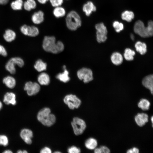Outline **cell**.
Returning a JSON list of instances; mask_svg holds the SVG:
<instances>
[{"instance_id":"obj_1","label":"cell","mask_w":153,"mask_h":153,"mask_svg":"<svg viewBox=\"0 0 153 153\" xmlns=\"http://www.w3.org/2000/svg\"><path fill=\"white\" fill-rule=\"evenodd\" d=\"M42 46L46 51L53 54H58L64 50V45L60 41L56 42L55 37L53 36H45L44 38Z\"/></svg>"},{"instance_id":"obj_2","label":"cell","mask_w":153,"mask_h":153,"mask_svg":"<svg viewBox=\"0 0 153 153\" xmlns=\"http://www.w3.org/2000/svg\"><path fill=\"white\" fill-rule=\"evenodd\" d=\"M37 118L42 124L47 127L53 125L56 120L55 116L51 113V110L48 107H44L40 110L37 113Z\"/></svg>"},{"instance_id":"obj_3","label":"cell","mask_w":153,"mask_h":153,"mask_svg":"<svg viewBox=\"0 0 153 153\" xmlns=\"http://www.w3.org/2000/svg\"><path fill=\"white\" fill-rule=\"evenodd\" d=\"M66 25L67 28L71 31H75L81 25L80 16L76 11L71 10L67 15L65 18Z\"/></svg>"},{"instance_id":"obj_4","label":"cell","mask_w":153,"mask_h":153,"mask_svg":"<svg viewBox=\"0 0 153 153\" xmlns=\"http://www.w3.org/2000/svg\"><path fill=\"white\" fill-rule=\"evenodd\" d=\"M24 64V61L22 58L19 57H13L11 58L7 63L5 68L10 73L14 74L16 72V65L22 67Z\"/></svg>"},{"instance_id":"obj_5","label":"cell","mask_w":153,"mask_h":153,"mask_svg":"<svg viewBox=\"0 0 153 153\" xmlns=\"http://www.w3.org/2000/svg\"><path fill=\"white\" fill-rule=\"evenodd\" d=\"M71 125L74 133L76 135L82 134L86 128V123L84 120L78 117H75L73 118Z\"/></svg>"},{"instance_id":"obj_6","label":"cell","mask_w":153,"mask_h":153,"mask_svg":"<svg viewBox=\"0 0 153 153\" xmlns=\"http://www.w3.org/2000/svg\"><path fill=\"white\" fill-rule=\"evenodd\" d=\"M63 102L71 109H77L80 106L81 100L76 95L72 94L67 95L63 98Z\"/></svg>"},{"instance_id":"obj_7","label":"cell","mask_w":153,"mask_h":153,"mask_svg":"<svg viewBox=\"0 0 153 153\" xmlns=\"http://www.w3.org/2000/svg\"><path fill=\"white\" fill-rule=\"evenodd\" d=\"M97 30L96 39L99 43L105 42L107 39V31L106 27L102 23L97 24L95 26Z\"/></svg>"},{"instance_id":"obj_8","label":"cell","mask_w":153,"mask_h":153,"mask_svg":"<svg viewBox=\"0 0 153 153\" xmlns=\"http://www.w3.org/2000/svg\"><path fill=\"white\" fill-rule=\"evenodd\" d=\"M77 75L79 79L85 83H88L93 79L92 71L88 68H82L78 70Z\"/></svg>"},{"instance_id":"obj_9","label":"cell","mask_w":153,"mask_h":153,"mask_svg":"<svg viewBox=\"0 0 153 153\" xmlns=\"http://www.w3.org/2000/svg\"><path fill=\"white\" fill-rule=\"evenodd\" d=\"M24 90L26 91L28 95L32 96L36 95L39 92L40 86L38 83L30 81L25 83Z\"/></svg>"},{"instance_id":"obj_10","label":"cell","mask_w":153,"mask_h":153,"mask_svg":"<svg viewBox=\"0 0 153 153\" xmlns=\"http://www.w3.org/2000/svg\"><path fill=\"white\" fill-rule=\"evenodd\" d=\"M135 32L143 37H149L147 27L144 26V23L141 20L136 21L134 26Z\"/></svg>"},{"instance_id":"obj_11","label":"cell","mask_w":153,"mask_h":153,"mask_svg":"<svg viewBox=\"0 0 153 153\" xmlns=\"http://www.w3.org/2000/svg\"><path fill=\"white\" fill-rule=\"evenodd\" d=\"M21 32L24 35L31 37H35L39 33V30L37 27L34 26L24 25L20 27Z\"/></svg>"},{"instance_id":"obj_12","label":"cell","mask_w":153,"mask_h":153,"mask_svg":"<svg viewBox=\"0 0 153 153\" xmlns=\"http://www.w3.org/2000/svg\"><path fill=\"white\" fill-rule=\"evenodd\" d=\"M20 135L21 137L26 144H31L33 134L31 130L27 128H24L21 131Z\"/></svg>"},{"instance_id":"obj_13","label":"cell","mask_w":153,"mask_h":153,"mask_svg":"<svg viewBox=\"0 0 153 153\" xmlns=\"http://www.w3.org/2000/svg\"><path fill=\"white\" fill-rule=\"evenodd\" d=\"M148 114L145 113H139L135 116V120L138 126L142 127L148 121Z\"/></svg>"},{"instance_id":"obj_14","label":"cell","mask_w":153,"mask_h":153,"mask_svg":"<svg viewBox=\"0 0 153 153\" xmlns=\"http://www.w3.org/2000/svg\"><path fill=\"white\" fill-rule=\"evenodd\" d=\"M31 19L32 22L35 24H39L42 23L44 20V14L41 10H39L33 13Z\"/></svg>"},{"instance_id":"obj_15","label":"cell","mask_w":153,"mask_h":153,"mask_svg":"<svg viewBox=\"0 0 153 153\" xmlns=\"http://www.w3.org/2000/svg\"><path fill=\"white\" fill-rule=\"evenodd\" d=\"M142 83L144 87L150 90L153 95V74L145 76L143 80Z\"/></svg>"},{"instance_id":"obj_16","label":"cell","mask_w":153,"mask_h":153,"mask_svg":"<svg viewBox=\"0 0 153 153\" xmlns=\"http://www.w3.org/2000/svg\"><path fill=\"white\" fill-rule=\"evenodd\" d=\"M16 99L15 94L12 92H7L4 95L3 101L7 105L11 104L15 105L16 103Z\"/></svg>"},{"instance_id":"obj_17","label":"cell","mask_w":153,"mask_h":153,"mask_svg":"<svg viewBox=\"0 0 153 153\" xmlns=\"http://www.w3.org/2000/svg\"><path fill=\"white\" fill-rule=\"evenodd\" d=\"M82 10L86 15L89 16L93 12L96 10V7L92 2L89 1L84 4Z\"/></svg>"},{"instance_id":"obj_18","label":"cell","mask_w":153,"mask_h":153,"mask_svg":"<svg viewBox=\"0 0 153 153\" xmlns=\"http://www.w3.org/2000/svg\"><path fill=\"white\" fill-rule=\"evenodd\" d=\"M37 80L40 85H47L50 83V79L49 75L47 73L42 72L38 75Z\"/></svg>"},{"instance_id":"obj_19","label":"cell","mask_w":153,"mask_h":153,"mask_svg":"<svg viewBox=\"0 0 153 153\" xmlns=\"http://www.w3.org/2000/svg\"><path fill=\"white\" fill-rule=\"evenodd\" d=\"M3 82L7 87L10 89L14 88L16 84L15 78L11 76H8L4 78Z\"/></svg>"},{"instance_id":"obj_20","label":"cell","mask_w":153,"mask_h":153,"mask_svg":"<svg viewBox=\"0 0 153 153\" xmlns=\"http://www.w3.org/2000/svg\"><path fill=\"white\" fill-rule=\"evenodd\" d=\"M64 71L62 73H59L56 76V78L64 83L68 82L70 80V78L69 76V73L66 68V66H63Z\"/></svg>"},{"instance_id":"obj_21","label":"cell","mask_w":153,"mask_h":153,"mask_svg":"<svg viewBox=\"0 0 153 153\" xmlns=\"http://www.w3.org/2000/svg\"><path fill=\"white\" fill-rule=\"evenodd\" d=\"M16 35L15 32L10 29H7L3 35L5 40L8 42H10L16 38Z\"/></svg>"},{"instance_id":"obj_22","label":"cell","mask_w":153,"mask_h":153,"mask_svg":"<svg viewBox=\"0 0 153 153\" xmlns=\"http://www.w3.org/2000/svg\"><path fill=\"white\" fill-rule=\"evenodd\" d=\"M111 60L114 64L119 65L122 63L123 58L122 55L120 53L115 52L112 54L111 56Z\"/></svg>"},{"instance_id":"obj_23","label":"cell","mask_w":153,"mask_h":153,"mask_svg":"<svg viewBox=\"0 0 153 153\" xmlns=\"http://www.w3.org/2000/svg\"><path fill=\"white\" fill-rule=\"evenodd\" d=\"M66 13L65 9L61 6L54 7L53 11V15L57 18H59L64 16L65 15Z\"/></svg>"},{"instance_id":"obj_24","label":"cell","mask_w":153,"mask_h":153,"mask_svg":"<svg viewBox=\"0 0 153 153\" xmlns=\"http://www.w3.org/2000/svg\"><path fill=\"white\" fill-rule=\"evenodd\" d=\"M97 145V140L92 137L87 139L85 142V145L86 147L90 150H94Z\"/></svg>"},{"instance_id":"obj_25","label":"cell","mask_w":153,"mask_h":153,"mask_svg":"<svg viewBox=\"0 0 153 153\" xmlns=\"http://www.w3.org/2000/svg\"><path fill=\"white\" fill-rule=\"evenodd\" d=\"M136 51L141 55L146 53L147 51V47L146 44L140 41L137 42L135 44Z\"/></svg>"},{"instance_id":"obj_26","label":"cell","mask_w":153,"mask_h":153,"mask_svg":"<svg viewBox=\"0 0 153 153\" xmlns=\"http://www.w3.org/2000/svg\"><path fill=\"white\" fill-rule=\"evenodd\" d=\"M37 6V3L35 0H27L23 3L24 8L27 11L34 9Z\"/></svg>"},{"instance_id":"obj_27","label":"cell","mask_w":153,"mask_h":153,"mask_svg":"<svg viewBox=\"0 0 153 153\" xmlns=\"http://www.w3.org/2000/svg\"><path fill=\"white\" fill-rule=\"evenodd\" d=\"M34 67L38 72H42L46 69L47 64L42 60L39 59L36 61Z\"/></svg>"},{"instance_id":"obj_28","label":"cell","mask_w":153,"mask_h":153,"mask_svg":"<svg viewBox=\"0 0 153 153\" xmlns=\"http://www.w3.org/2000/svg\"><path fill=\"white\" fill-rule=\"evenodd\" d=\"M134 15L131 11L126 10L123 12L121 14V18L122 20L130 22L133 19Z\"/></svg>"},{"instance_id":"obj_29","label":"cell","mask_w":153,"mask_h":153,"mask_svg":"<svg viewBox=\"0 0 153 153\" xmlns=\"http://www.w3.org/2000/svg\"><path fill=\"white\" fill-rule=\"evenodd\" d=\"M150 105V102L148 100L145 99H141L138 104L139 107L143 110H148Z\"/></svg>"},{"instance_id":"obj_30","label":"cell","mask_w":153,"mask_h":153,"mask_svg":"<svg viewBox=\"0 0 153 153\" xmlns=\"http://www.w3.org/2000/svg\"><path fill=\"white\" fill-rule=\"evenodd\" d=\"M135 54V52L134 51L130 48H127L125 50L124 56L126 60L130 61L133 59Z\"/></svg>"},{"instance_id":"obj_31","label":"cell","mask_w":153,"mask_h":153,"mask_svg":"<svg viewBox=\"0 0 153 153\" xmlns=\"http://www.w3.org/2000/svg\"><path fill=\"white\" fill-rule=\"evenodd\" d=\"M23 3L22 0H16L11 3L10 6L13 10H20L22 9Z\"/></svg>"},{"instance_id":"obj_32","label":"cell","mask_w":153,"mask_h":153,"mask_svg":"<svg viewBox=\"0 0 153 153\" xmlns=\"http://www.w3.org/2000/svg\"><path fill=\"white\" fill-rule=\"evenodd\" d=\"M113 26L116 31L117 33H119L124 28L123 24L117 21H115L113 22Z\"/></svg>"},{"instance_id":"obj_33","label":"cell","mask_w":153,"mask_h":153,"mask_svg":"<svg viewBox=\"0 0 153 153\" xmlns=\"http://www.w3.org/2000/svg\"><path fill=\"white\" fill-rule=\"evenodd\" d=\"M8 143V139L5 135H0V145L6 146Z\"/></svg>"},{"instance_id":"obj_34","label":"cell","mask_w":153,"mask_h":153,"mask_svg":"<svg viewBox=\"0 0 153 153\" xmlns=\"http://www.w3.org/2000/svg\"><path fill=\"white\" fill-rule=\"evenodd\" d=\"M149 37L153 36V21H149L147 26Z\"/></svg>"},{"instance_id":"obj_35","label":"cell","mask_w":153,"mask_h":153,"mask_svg":"<svg viewBox=\"0 0 153 153\" xmlns=\"http://www.w3.org/2000/svg\"><path fill=\"white\" fill-rule=\"evenodd\" d=\"M52 6L55 7L61 6L63 2V0H49Z\"/></svg>"},{"instance_id":"obj_36","label":"cell","mask_w":153,"mask_h":153,"mask_svg":"<svg viewBox=\"0 0 153 153\" xmlns=\"http://www.w3.org/2000/svg\"><path fill=\"white\" fill-rule=\"evenodd\" d=\"M67 151V152L69 153H79L81 152L80 149L75 146L69 147Z\"/></svg>"},{"instance_id":"obj_37","label":"cell","mask_w":153,"mask_h":153,"mask_svg":"<svg viewBox=\"0 0 153 153\" xmlns=\"http://www.w3.org/2000/svg\"><path fill=\"white\" fill-rule=\"evenodd\" d=\"M0 55L4 56H6L7 55V53L5 47L0 44Z\"/></svg>"},{"instance_id":"obj_38","label":"cell","mask_w":153,"mask_h":153,"mask_svg":"<svg viewBox=\"0 0 153 153\" xmlns=\"http://www.w3.org/2000/svg\"><path fill=\"white\" fill-rule=\"evenodd\" d=\"M99 148L101 150V153H109L110 152V149L105 146H101L99 147Z\"/></svg>"},{"instance_id":"obj_39","label":"cell","mask_w":153,"mask_h":153,"mask_svg":"<svg viewBox=\"0 0 153 153\" xmlns=\"http://www.w3.org/2000/svg\"><path fill=\"white\" fill-rule=\"evenodd\" d=\"M40 152L41 153H51L52 152V150L50 148L46 146L41 150Z\"/></svg>"},{"instance_id":"obj_40","label":"cell","mask_w":153,"mask_h":153,"mask_svg":"<svg viewBox=\"0 0 153 153\" xmlns=\"http://www.w3.org/2000/svg\"><path fill=\"white\" fill-rule=\"evenodd\" d=\"M139 152V149L136 147H133L127 150L128 153H138Z\"/></svg>"},{"instance_id":"obj_41","label":"cell","mask_w":153,"mask_h":153,"mask_svg":"<svg viewBox=\"0 0 153 153\" xmlns=\"http://www.w3.org/2000/svg\"><path fill=\"white\" fill-rule=\"evenodd\" d=\"M40 4H44L46 3L49 0H37Z\"/></svg>"},{"instance_id":"obj_42","label":"cell","mask_w":153,"mask_h":153,"mask_svg":"<svg viewBox=\"0 0 153 153\" xmlns=\"http://www.w3.org/2000/svg\"><path fill=\"white\" fill-rule=\"evenodd\" d=\"M94 152L95 153H101V151L99 148H95L94 149Z\"/></svg>"},{"instance_id":"obj_43","label":"cell","mask_w":153,"mask_h":153,"mask_svg":"<svg viewBox=\"0 0 153 153\" xmlns=\"http://www.w3.org/2000/svg\"><path fill=\"white\" fill-rule=\"evenodd\" d=\"M3 152L4 153H12V152L10 150H5Z\"/></svg>"},{"instance_id":"obj_44","label":"cell","mask_w":153,"mask_h":153,"mask_svg":"<svg viewBox=\"0 0 153 153\" xmlns=\"http://www.w3.org/2000/svg\"><path fill=\"white\" fill-rule=\"evenodd\" d=\"M130 37L132 40H134V36L133 34H131L130 35Z\"/></svg>"},{"instance_id":"obj_45","label":"cell","mask_w":153,"mask_h":153,"mask_svg":"<svg viewBox=\"0 0 153 153\" xmlns=\"http://www.w3.org/2000/svg\"><path fill=\"white\" fill-rule=\"evenodd\" d=\"M151 120L152 124V126L153 128V116H152L151 118Z\"/></svg>"},{"instance_id":"obj_46","label":"cell","mask_w":153,"mask_h":153,"mask_svg":"<svg viewBox=\"0 0 153 153\" xmlns=\"http://www.w3.org/2000/svg\"><path fill=\"white\" fill-rule=\"evenodd\" d=\"M3 106V105L1 102L0 101V110L2 109Z\"/></svg>"},{"instance_id":"obj_47","label":"cell","mask_w":153,"mask_h":153,"mask_svg":"<svg viewBox=\"0 0 153 153\" xmlns=\"http://www.w3.org/2000/svg\"><path fill=\"white\" fill-rule=\"evenodd\" d=\"M17 153H23V151L21 150H18L17 152Z\"/></svg>"},{"instance_id":"obj_48","label":"cell","mask_w":153,"mask_h":153,"mask_svg":"<svg viewBox=\"0 0 153 153\" xmlns=\"http://www.w3.org/2000/svg\"><path fill=\"white\" fill-rule=\"evenodd\" d=\"M27 152L26 150H24L23 151V153H27Z\"/></svg>"},{"instance_id":"obj_49","label":"cell","mask_w":153,"mask_h":153,"mask_svg":"<svg viewBox=\"0 0 153 153\" xmlns=\"http://www.w3.org/2000/svg\"><path fill=\"white\" fill-rule=\"evenodd\" d=\"M3 0H0V5H2Z\"/></svg>"},{"instance_id":"obj_50","label":"cell","mask_w":153,"mask_h":153,"mask_svg":"<svg viewBox=\"0 0 153 153\" xmlns=\"http://www.w3.org/2000/svg\"><path fill=\"white\" fill-rule=\"evenodd\" d=\"M54 152L57 153H61V152L60 151H56L55 152Z\"/></svg>"},{"instance_id":"obj_51","label":"cell","mask_w":153,"mask_h":153,"mask_svg":"<svg viewBox=\"0 0 153 153\" xmlns=\"http://www.w3.org/2000/svg\"></svg>"}]
</instances>
